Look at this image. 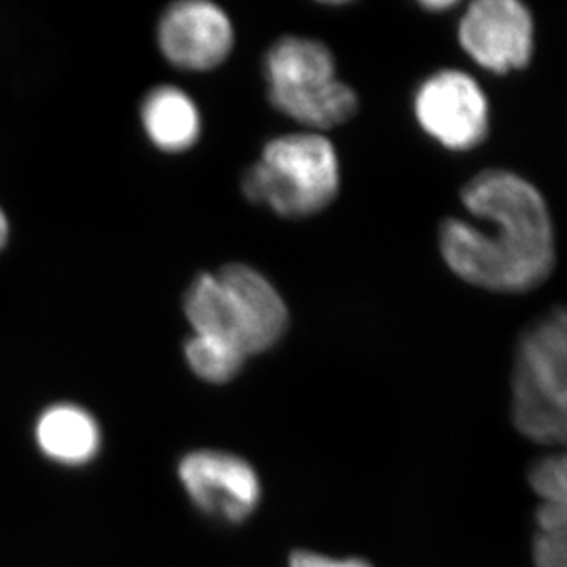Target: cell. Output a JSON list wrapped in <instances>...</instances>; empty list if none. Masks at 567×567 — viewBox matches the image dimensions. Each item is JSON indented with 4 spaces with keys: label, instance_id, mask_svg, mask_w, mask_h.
<instances>
[{
    "label": "cell",
    "instance_id": "obj_1",
    "mask_svg": "<svg viewBox=\"0 0 567 567\" xmlns=\"http://www.w3.org/2000/svg\"><path fill=\"white\" fill-rule=\"evenodd\" d=\"M461 203L487 228L455 217L441 223L437 243L452 274L496 295H525L546 284L557 265V237L535 184L491 167L463 186Z\"/></svg>",
    "mask_w": 567,
    "mask_h": 567
},
{
    "label": "cell",
    "instance_id": "obj_2",
    "mask_svg": "<svg viewBox=\"0 0 567 567\" xmlns=\"http://www.w3.org/2000/svg\"><path fill=\"white\" fill-rule=\"evenodd\" d=\"M184 311L195 334L219 338L247 354L267 353L289 331V307L259 270L230 262L198 276L186 292Z\"/></svg>",
    "mask_w": 567,
    "mask_h": 567
},
{
    "label": "cell",
    "instance_id": "obj_3",
    "mask_svg": "<svg viewBox=\"0 0 567 567\" xmlns=\"http://www.w3.org/2000/svg\"><path fill=\"white\" fill-rule=\"evenodd\" d=\"M340 192V162L323 134L292 133L270 140L243 177L250 203L284 219H307L329 208Z\"/></svg>",
    "mask_w": 567,
    "mask_h": 567
},
{
    "label": "cell",
    "instance_id": "obj_4",
    "mask_svg": "<svg viewBox=\"0 0 567 567\" xmlns=\"http://www.w3.org/2000/svg\"><path fill=\"white\" fill-rule=\"evenodd\" d=\"M268 102L311 133L348 124L359 111L353 86L338 78L337 60L318 39L285 35L262 61Z\"/></svg>",
    "mask_w": 567,
    "mask_h": 567
},
{
    "label": "cell",
    "instance_id": "obj_5",
    "mask_svg": "<svg viewBox=\"0 0 567 567\" xmlns=\"http://www.w3.org/2000/svg\"><path fill=\"white\" fill-rule=\"evenodd\" d=\"M513 421L535 443H567V306L530 321L513 368Z\"/></svg>",
    "mask_w": 567,
    "mask_h": 567
},
{
    "label": "cell",
    "instance_id": "obj_6",
    "mask_svg": "<svg viewBox=\"0 0 567 567\" xmlns=\"http://www.w3.org/2000/svg\"><path fill=\"white\" fill-rule=\"evenodd\" d=\"M419 127L444 150H476L491 131V109L482 86L461 70L434 72L413 96Z\"/></svg>",
    "mask_w": 567,
    "mask_h": 567
},
{
    "label": "cell",
    "instance_id": "obj_7",
    "mask_svg": "<svg viewBox=\"0 0 567 567\" xmlns=\"http://www.w3.org/2000/svg\"><path fill=\"white\" fill-rule=\"evenodd\" d=\"M461 49L493 74L524 70L535 54V19L516 0H480L461 16Z\"/></svg>",
    "mask_w": 567,
    "mask_h": 567
},
{
    "label": "cell",
    "instance_id": "obj_8",
    "mask_svg": "<svg viewBox=\"0 0 567 567\" xmlns=\"http://www.w3.org/2000/svg\"><path fill=\"white\" fill-rule=\"evenodd\" d=\"M178 477L193 504L228 524L245 522L261 502L254 466L228 452L197 450L184 455Z\"/></svg>",
    "mask_w": 567,
    "mask_h": 567
},
{
    "label": "cell",
    "instance_id": "obj_9",
    "mask_svg": "<svg viewBox=\"0 0 567 567\" xmlns=\"http://www.w3.org/2000/svg\"><path fill=\"white\" fill-rule=\"evenodd\" d=\"M158 43L169 63L197 72L212 70L228 60L234 27L214 2L183 0L162 16Z\"/></svg>",
    "mask_w": 567,
    "mask_h": 567
},
{
    "label": "cell",
    "instance_id": "obj_10",
    "mask_svg": "<svg viewBox=\"0 0 567 567\" xmlns=\"http://www.w3.org/2000/svg\"><path fill=\"white\" fill-rule=\"evenodd\" d=\"M35 443L44 457L63 466H83L102 449V430L91 413L75 404L44 410L35 424Z\"/></svg>",
    "mask_w": 567,
    "mask_h": 567
},
{
    "label": "cell",
    "instance_id": "obj_11",
    "mask_svg": "<svg viewBox=\"0 0 567 567\" xmlns=\"http://www.w3.org/2000/svg\"><path fill=\"white\" fill-rule=\"evenodd\" d=\"M142 122L153 144L169 153L192 147L200 134V114L177 86H156L145 96Z\"/></svg>",
    "mask_w": 567,
    "mask_h": 567
},
{
    "label": "cell",
    "instance_id": "obj_12",
    "mask_svg": "<svg viewBox=\"0 0 567 567\" xmlns=\"http://www.w3.org/2000/svg\"><path fill=\"white\" fill-rule=\"evenodd\" d=\"M193 373L209 384H226L236 379L247 364V354L219 338L193 332L184 348Z\"/></svg>",
    "mask_w": 567,
    "mask_h": 567
},
{
    "label": "cell",
    "instance_id": "obj_13",
    "mask_svg": "<svg viewBox=\"0 0 567 567\" xmlns=\"http://www.w3.org/2000/svg\"><path fill=\"white\" fill-rule=\"evenodd\" d=\"M530 487L544 499L547 513L567 525V454L540 461L530 471Z\"/></svg>",
    "mask_w": 567,
    "mask_h": 567
},
{
    "label": "cell",
    "instance_id": "obj_14",
    "mask_svg": "<svg viewBox=\"0 0 567 567\" xmlns=\"http://www.w3.org/2000/svg\"><path fill=\"white\" fill-rule=\"evenodd\" d=\"M536 567H567V530L542 533L535 544Z\"/></svg>",
    "mask_w": 567,
    "mask_h": 567
},
{
    "label": "cell",
    "instance_id": "obj_15",
    "mask_svg": "<svg viewBox=\"0 0 567 567\" xmlns=\"http://www.w3.org/2000/svg\"><path fill=\"white\" fill-rule=\"evenodd\" d=\"M290 567H371L370 564L359 558H338L326 557L311 551H298L290 557Z\"/></svg>",
    "mask_w": 567,
    "mask_h": 567
},
{
    "label": "cell",
    "instance_id": "obj_16",
    "mask_svg": "<svg viewBox=\"0 0 567 567\" xmlns=\"http://www.w3.org/2000/svg\"><path fill=\"white\" fill-rule=\"evenodd\" d=\"M10 236V226H8V219H6L4 212L0 208V250L4 248L6 241Z\"/></svg>",
    "mask_w": 567,
    "mask_h": 567
},
{
    "label": "cell",
    "instance_id": "obj_17",
    "mask_svg": "<svg viewBox=\"0 0 567 567\" xmlns=\"http://www.w3.org/2000/svg\"><path fill=\"white\" fill-rule=\"evenodd\" d=\"M424 8L430 11H443L450 10V8H454V2H424Z\"/></svg>",
    "mask_w": 567,
    "mask_h": 567
}]
</instances>
